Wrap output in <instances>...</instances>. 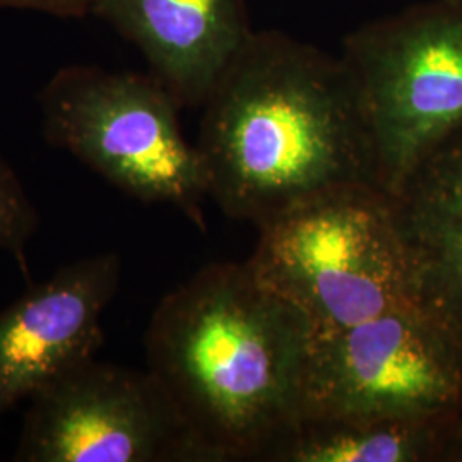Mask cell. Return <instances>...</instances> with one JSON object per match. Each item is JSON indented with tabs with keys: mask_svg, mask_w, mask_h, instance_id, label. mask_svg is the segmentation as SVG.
Listing matches in <instances>:
<instances>
[{
	"mask_svg": "<svg viewBox=\"0 0 462 462\" xmlns=\"http://www.w3.org/2000/svg\"><path fill=\"white\" fill-rule=\"evenodd\" d=\"M95 0H0V9H28L51 16L83 17L91 13Z\"/></svg>",
	"mask_w": 462,
	"mask_h": 462,
	"instance_id": "4fadbf2b",
	"label": "cell"
},
{
	"mask_svg": "<svg viewBox=\"0 0 462 462\" xmlns=\"http://www.w3.org/2000/svg\"><path fill=\"white\" fill-rule=\"evenodd\" d=\"M202 108L196 148L208 192L233 219L259 228L324 192L380 187L360 95L339 55L254 30Z\"/></svg>",
	"mask_w": 462,
	"mask_h": 462,
	"instance_id": "6da1fadb",
	"label": "cell"
},
{
	"mask_svg": "<svg viewBox=\"0 0 462 462\" xmlns=\"http://www.w3.org/2000/svg\"><path fill=\"white\" fill-rule=\"evenodd\" d=\"M462 413V355L418 307L310 336L300 416Z\"/></svg>",
	"mask_w": 462,
	"mask_h": 462,
	"instance_id": "8992f818",
	"label": "cell"
},
{
	"mask_svg": "<svg viewBox=\"0 0 462 462\" xmlns=\"http://www.w3.org/2000/svg\"><path fill=\"white\" fill-rule=\"evenodd\" d=\"M180 106H202L254 33L247 0H95Z\"/></svg>",
	"mask_w": 462,
	"mask_h": 462,
	"instance_id": "9c48e42d",
	"label": "cell"
},
{
	"mask_svg": "<svg viewBox=\"0 0 462 462\" xmlns=\"http://www.w3.org/2000/svg\"><path fill=\"white\" fill-rule=\"evenodd\" d=\"M339 57L360 95L380 187L393 194L462 127V2L433 0L366 23Z\"/></svg>",
	"mask_w": 462,
	"mask_h": 462,
	"instance_id": "5b68a950",
	"label": "cell"
},
{
	"mask_svg": "<svg viewBox=\"0 0 462 462\" xmlns=\"http://www.w3.org/2000/svg\"><path fill=\"white\" fill-rule=\"evenodd\" d=\"M38 228V213L14 170L0 156V250L14 257L28 278L26 248Z\"/></svg>",
	"mask_w": 462,
	"mask_h": 462,
	"instance_id": "7c38bea8",
	"label": "cell"
},
{
	"mask_svg": "<svg viewBox=\"0 0 462 462\" xmlns=\"http://www.w3.org/2000/svg\"><path fill=\"white\" fill-rule=\"evenodd\" d=\"M30 401L14 461L208 462L149 370L89 358Z\"/></svg>",
	"mask_w": 462,
	"mask_h": 462,
	"instance_id": "52a82bcc",
	"label": "cell"
},
{
	"mask_svg": "<svg viewBox=\"0 0 462 462\" xmlns=\"http://www.w3.org/2000/svg\"><path fill=\"white\" fill-rule=\"evenodd\" d=\"M247 265L312 334L416 307L393 198L377 185L329 190L273 217Z\"/></svg>",
	"mask_w": 462,
	"mask_h": 462,
	"instance_id": "3957f363",
	"label": "cell"
},
{
	"mask_svg": "<svg viewBox=\"0 0 462 462\" xmlns=\"http://www.w3.org/2000/svg\"><path fill=\"white\" fill-rule=\"evenodd\" d=\"M40 106L50 144L129 196L170 204L206 230L204 166L183 135L180 103L154 76L64 67L42 89Z\"/></svg>",
	"mask_w": 462,
	"mask_h": 462,
	"instance_id": "277c9868",
	"label": "cell"
},
{
	"mask_svg": "<svg viewBox=\"0 0 462 462\" xmlns=\"http://www.w3.org/2000/svg\"><path fill=\"white\" fill-rule=\"evenodd\" d=\"M461 2H462V0H461Z\"/></svg>",
	"mask_w": 462,
	"mask_h": 462,
	"instance_id": "5bb4252c",
	"label": "cell"
},
{
	"mask_svg": "<svg viewBox=\"0 0 462 462\" xmlns=\"http://www.w3.org/2000/svg\"><path fill=\"white\" fill-rule=\"evenodd\" d=\"M413 303L462 355V127L391 194Z\"/></svg>",
	"mask_w": 462,
	"mask_h": 462,
	"instance_id": "30bf717a",
	"label": "cell"
},
{
	"mask_svg": "<svg viewBox=\"0 0 462 462\" xmlns=\"http://www.w3.org/2000/svg\"><path fill=\"white\" fill-rule=\"evenodd\" d=\"M310 336L307 319L247 263H215L160 301L148 370L208 462H264L300 416Z\"/></svg>",
	"mask_w": 462,
	"mask_h": 462,
	"instance_id": "7a4b0ae2",
	"label": "cell"
},
{
	"mask_svg": "<svg viewBox=\"0 0 462 462\" xmlns=\"http://www.w3.org/2000/svg\"><path fill=\"white\" fill-rule=\"evenodd\" d=\"M122 263L105 252L62 265L0 312V418L70 368L97 356L101 315Z\"/></svg>",
	"mask_w": 462,
	"mask_h": 462,
	"instance_id": "ba28073f",
	"label": "cell"
},
{
	"mask_svg": "<svg viewBox=\"0 0 462 462\" xmlns=\"http://www.w3.org/2000/svg\"><path fill=\"white\" fill-rule=\"evenodd\" d=\"M264 462H462V413L301 416Z\"/></svg>",
	"mask_w": 462,
	"mask_h": 462,
	"instance_id": "8fae6325",
	"label": "cell"
}]
</instances>
